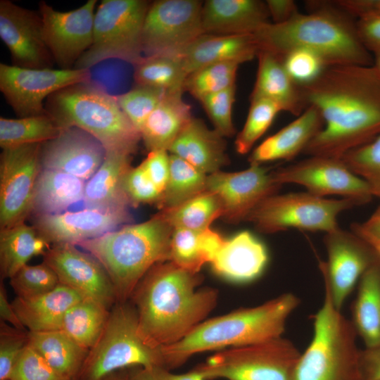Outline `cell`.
I'll use <instances>...</instances> for the list:
<instances>
[{"mask_svg":"<svg viewBox=\"0 0 380 380\" xmlns=\"http://www.w3.org/2000/svg\"><path fill=\"white\" fill-rule=\"evenodd\" d=\"M269 260L267 247L256 236L242 231L224 244L210 262L220 277L236 283H248L258 279Z\"/></svg>","mask_w":380,"mask_h":380,"instance_id":"24","label":"cell"},{"mask_svg":"<svg viewBox=\"0 0 380 380\" xmlns=\"http://www.w3.org/2000/svg\"><path fill=\"white\" fill-rule=\"evenodd\" d=\"M265 3L274 24L284 23L299 13L296 3L292 0H267Z\"/></svg>","mask_w":380,"mask_h":380,"instance_id":"57","label":"cell"},{"mask_svg":"<svg viewBox=\"0 0 380 380\" xmlns=\"http://www.w3.org/2000/svg\"><path fill=\"white\" fill-rule=\"evenodd\" d=\"M351 230L360 236L363 239L369 243L374 248L378 257L380 259V239L366 233L358 225V223H353Z\"/></svg>","mask_w":380,"mask_h":380,"instance_id":"60","label":"cell"},{"mask_svg":"<svg viewBox=\"0 0 380 380\" xmlns=\"http://www.w3.org/2000/svg\"><path fill=\"white\" fill-rule=\"evenodd\" d=\"M360 366L363 380H380V345L360 350Z\"/></svg>","mask_w":380,"mask_h":380,"instance_id":"56","label":"cell"},{"mask_svg":"<svg viewBox=\"0 0 380 380\" xmlns=\"http://www.w3.org/2000/svg\"><path fill=\"white\" fill-rule=\"evenodd\" d=\"M28 332L1 321L0 380H9L19 357L28 344Z\"/></svg>","mask_w":380,"mask_h":380,"instance_id":"50","label":"cell"},{"mask_svg":"<svg viewBox=\"0 0 380 380\" xmlns=\"http://www.w3.org/2000/svg\"><path fill=\"white\" fill-rule=\"evenodd\" d=\"M167 151L159 150L148 152L147 157L141 163L149 179L163 192L170 175V153Z\"/></svg>","mask_w":380,"mask_h":380,"instance_id":"52","label":"cell"},{"mask_svg":"<svg viewBox=\"0 0 380 380\" xmlns=\"http://www.w3.org/2000/svg\"><path fill=\"white\" fill-rule=\"evenodd\" d=\"M9 380H70L52 367L27 344L19 357Z\"/></svg>","mask_w":380,"mask_h":380,"instance_id":"49","label":"cell"},{"mask_svg":"<svg viewBox=\"0 0 380 380\" xmlns=\"http://www.w3.org/2000/svg\"><path fill=\"white\" fill-rule=\"evenodd\" d=\"M300 354L281 336L221 350L193 369L205 380H291Z\"/></svg>","mask_w":380,"mask_h":380,"instance_id":"10","label":"cell"},{"mask_svg":"<svg viewBox=\"0 0 380 380\" xmlns=\"http://www.w3.org/2000/svg\"><path fill=\"white\" fill-rule=\"evenodd\" d=\"M358 225L366 233L380 239V205L364 223Z\"/></svg>","mask_w":380,"mask_h":380,"instance_id":"59","label":"cell"},{"mask_svg":"<svg viewBox=\"0 0 380 380\" xmlns=\"http://www.w3.org/2000/svg\"><path fill=\"white\" fill-rule=\"evenodd\" d=\"M324 243L327 260L319 270L334 306L341 310L366 270L379 258L374 248L360 236L340 227L326 233Z\"/></svg>","mask_w":380,"mask_h":380,"instance_id":"16","label":"cell"},{"mask_svg":"<svg viewBox=\"0 0 380 380\" xmlns=\"http://www.w3.org/2000/svg\"><path fill=\"white\" fill-rule=\"evenodd\" d=\"M106 149L94 137L77 127L63 129L42 144V168L66 172L88 181L104 160Z\"/></svg>","mask_w":380,"mask_h":380,"instance_id":"22","label":"cell"},{"mask_svg":"<svg viewBox=\"0 0 380 380\" xmlns=\"http://www.w3.org/2000/svg\"><path fill=\"white\" fill-rule=\"evenodd\" d=\"M122 187L131 207L144 203L156 205L161 196L141 164L135 167H131L126 172Z\"/></svg>","mask_w":380,"mask_h":380,"instance_id":"51","label":"cell"},{"mask_svg":"<svg viewBox=\"0 0 380 380\" xmlns=\"http://www.w3.org/2000/svg\"><path fill=\"white\" fill-rule=\"evenodd\" d=\"M84 298L77 291L59 284L53 290L37 297L16 296L11 304L26 329L39 332L61 329L66 312Z\"/></svg>","mask_w":380,"mask_h":380,"instance_id":"29","label":"cell"},{"mask_svg":"<svg viewBox=\"0 0 380 380\" xmlns=\"http://www.w3.org/2000/svg\"><path fill=\"white\" fill-rule=\"evenodd\" d=\"M281 61L290 77L299 86L314 82L329 66L319 56L304 49L291 51Z\"/></svg>","mask_w":380,"mask_h":380,"instance_id":"48","label":"cell"},{"mask_svg":"<svg viewBox=\"0 0 380 380\" xmlns=\"http://www.w3.org/2000/svg\"><path fill=\"white\" fill-rule=\"evenodd\" d=\"M353 321L365 348L380 345V259L366 270L358 282L353 305Z\"/></svg>","mask_w":380,"mask_h":380,"instance_id":"33","label":"cell"},{"mask_svg":"<svg viewBox=\"0 0 380 380\" xmlns=\"http://www.w3.org/2000/svg\"><path fill=\"white\" fill-rule=\"evenodd\" d=\"M245 124L238 134L235 148L240 154L248 153L255 143L265 134L277 115L281 111L275 103L264 99H253Z\"/></svg>","mask_w":380,"mask_h":380,"instance_id":"43","label":"cell"},{"mask_svg":"<svg viewBox=\"0 0 380 380\" xmlns=\"http://www.w3.org/2000/svg\"><path fill=\"white\" fill-rule=\"evenodd\" d=\"M101 380H129L127 369H121L113 372Z\"/></svg>","mask_w":380,"mask_h":380,"instance_id":"61","label":"cell"},{"mask_svg":"<svg viewBox=\"0 0 380 380\" xmlns=\"http://www.w3.org/2000/svg\"><path fill=\"white\" fill-rule=\"evenodd\" d=\"M85 181L61 171L42 168L32 200V215L61 213L83 201Z\"/></svg>","mask_w":380,"mask_h":380,"instance_id":"32","label":"cell"},{"mask_svg":"<svg viewBox=\"0 0 380 380\" xmlns=\"http://www.w3.org/2000/svg\"><path fill=\"white\" fill-rule=\"evenodd\" d=\"M134 367L165 368L163 357L160 349L149 347L139 336L132 303H116L99 339L89 350L77 380H101Z\"/></svg>","mask_w":380,"mask_h":380,"instance_id":"8","label":"cell"},{"mask_svg":"<svg viewBox=\"0 0 380 380\" xmlns=\"http://www.w3.org/2000/svg\"><path fill=\"white\" fill-rule=\"evenodd\" d=\"M158 213L173 227L203 231L222 217L219 198L207 190L173 208L160 210Z\"/></svg>","mask_w":380,"mask_h":380,"instance_id":"38","label":"cell"},{"mask_svg":"<svg viewBox=\"0 0 380 380\" xmlns=\"http://www.w3.org/2000/svg\"><path fill=\"white\" fill-rule=\"evenodd\" d=\"M199 273L171 261L158 262L144 276L130 299L136 309L138 331L154 349L172 345L205 321L217 303L218 292L198 288Z\"/></svg>","mask_w":380,"mask_h":380,"instance_id":"2","label":"cell"},{"mask_svg":"<svg viewBox=\"0 0 380 380\" xmlns=\"http://www.w3.org/2000/svg\"><path fill=\"white\" fill-rule=\"evenodd\" d=\"M300 87L324 120L303 153L341 158L380 134V78L372 65H329Z\"/></svg>","mask_w":380,"mask_h":380,"instance_id":"1","label":"cell"},{"mask_svg":"<svg viewBox=\"0 0 380 380\" xmlns=\"http://www.w3.org/2000/svg\"><path fill=\"white\" fill-rule=\"evenodd\" d=\"M88 69H32L0 64V90L19 118L46 114V100L75 84L89 82Z\"/></svg>","mask_w":380,"mask_h":380,"instance_id":"13","label":"cell"},{"mask_svg":"<svg viewBox=\"0 0 380 380\" xmlns=\"http://www.w3.org/2000/svg\"><path fill=\"white\" fill-rule=\"evenodd\" d=\"M259 49L253 34H203L179 54L188 75L221 62L243 63L257 56Z\"/></svg>","mask_w":380,"mask_h":380,"instance_id":"27","label":"cell"},{"mask_svg":"<svg viewBox=\"0 0 380 380\" xmlns=\"http://www.w3.org/2000/svg\"><path fill=\"white\" fill-rule=\"evenodd\" d=\"M28 345L58 372L70 380L78 379L89 351L61 329L29 331Z\"/></svg>","mask_w":380,"mask_h":380,"instance_id":"34","label":"cell"},{"mask_svg":"<svg viewBox=\"0 0 380 380\" xmlns=\"http://www.w3.org/2000/svg\"><path fill=\"white\" fill-rule=\"evenodd\" d=\"M372 66L380 78V53L374 54Z\"/></svg>","mask_w":380,"mask_h":380,"instance_id":"62","label":"cell"},{"mask_svg":"<svg viewBox=\"0 0 380 380\" xmlns=\"http://www.w3.org/2000/svg\"><path fill=\"white\" fill-rule=\"evenodd\" d=\"M109 313V309L101 303L84 298L66 312L61 330L89 350L101 334Z\"/></svg>","mask_w":380,"mask_h":380,"instance_id":"37","label":"cell"},{"mask_svg":"<svg viewBox=\"0 0 380 380\" xmlns=\"http://www.w3.org/2000/svg\"><path fill=\"white\" fill-rule=\"evenodd\" d=\"M173 230L158 213L147 221L123 225L76 246L102 265L113 285L117 303H124L153 265L170 260Z\"/></svg>","mask_w":380,"mask_h":380,"instance_id":"5","label":"cell"},{"mask_svg":"<svg viewBox=\"0 0 380 380\" xmlns=\"http://www.w3.org/2000/svg\"><path fill=\"white\" fill-rule=\"evenodd\" d=\"M355 205H360L350 198H326L307 191L275 194L258 204L245 221L267 234L289 229L326 234L339 227L337 219L340 213Z\"/></svg>","mask_w":380,"mask_h":380,"instance_id":"11","label":"cell"},{"mask_svg":"<svg viewBox=\"0 0 380 380\" xmlns=\"http://www.w3.org/2000/svg\"><path fill=\"white\" fill-rule=\"evenodd\" d=\"M42 144L4 148L0 156V229L25 223L42 169Z\"/></svg>","mask_w":380,"mask_h":380,"instance_id":"14","label":"cell"},{"mask_svg":"<svg viewBox=\"0 0 380 380\" xmlns=\"http://www.w3.org/2000/svg\"><path fill=\"white\" fill-rule=\"evenodd\" d=\"M132 154L120 151H107L103 162L95 174L86 182L83 201L87 207L97 208H129L122 182L131 166Z\"/></svg>","mask_w":380,"mask_h":380,"instance_id":"30","label":"cell"},{"mask_svg":"<svg viewBox=\"0 0 380 380\" xmlns=\"http://www.w3.org/2000/svg\"><path fill=\"white\" fill-rule=\"evenodd\" d=\"M32 217V226L48 243L53 245H77L132 221L129 208L87 207L77 211L34 215Z\"/></svg>","mask_w":380,"mask_h":380,"instance_id":"21","label":"cell"},{"mask_svg":"<svg viewBox=\"0 0 380 380\" xmlns=\"http://www.w3.org/2000/svg\"><path fill=\"white\" fill-rule=\"evenodd\" d=\"M188 75L179 55H160L144 57L135 65L134 78L137 85L184 91Z\"/></svg>","mask_w":380,"mask_h":380,"instance_id":"40","label":"cell"},{"mask_svg":"<svg viewBox=\"0 0 380 380\" xmlns=\"http://www.w3.org/2000/svg\"><path fill=\"white\" fill-rule=\"evenodd\" d=\"M270 18L266 3L259 0H208L201 11L203 34H253Z\"/></svg>","mask_w":380,"mask_h":380,"instance_id":"23","label":"cell"},{"mask_svg":"<svg viewBox=\"0 0 380 380\" xmlns=\"http://www.w3.org/2000/svg\"><path fill=\"white\" fill-rule=\"evenodd\" d=\"M0 317L1 321L9 324L11 326L20 329L26 330L19 319L11 303L8 302L4 286L0 287Z\"/></svg>","mask_w":380,"mask_h":380,"instance_id":"58","label":"cell"},{"mask_svg":"<svg viewBox=\"0 0 380 380\" xmlns=\"http://www.w3.org/2000/svg\"><path fill=\"white\" fill-rule=\"evenodd\" d=\"M51 248L34 226L25 223L0 229V270L3 278L11 279L34 256Z\"/></svg>","mask_w":380,"mask_h":380,"instance_id":"36","label":"cell"},{"mask_svg":"<svg viewBox=\"0 0 380 380\" xmlns=\"http://www.w3.org/2000/svg\"><path fill=\"white\" fill-rule=\"evenodd\" d=\"M310 5V13H298L281 24L269 23L254 33L259 51L281 59L291 51L304 49L319 56L329 66L373 65V57L362 44L351 17L331 1Z\"/></svg>","mask_w":380,"mask_h":380,"instance_id":"3","label":"cell"},{"mask_svg":"<svg viewBox=\"0 0 380 380\" xmlns=\"http://www.w3.org/2000/svg\"><path fill=\"white\" fill-rule=\"evenodd\" d=\"M274 181L282 185L296 184L316 196L337 195L360 205L373 197L367 183L353 173L341 158L310 156L309 158L271 172Z\"/></svg>","mask_w":380,"mask_h":380,"instance_id":"15","label":"cell"},{"mask_svg":"<svg viewBox=\"0 0 380 380\" xmlns=\"http://www.w3.org/2000/svg\"><path fill=\"white\" fill-rule=\"evenodd\" d=\"M224 137L205 122L192 118L168 149L201 172L208 175L229 163Z\"/></svg>","mask_w":380,"mask_h":380,"instance_id":"25","label":"cell"},{"mask_svg":"<svg viewBox=\"0 0 380 380\" xmlns=\"http://www.w3.org/2000/svg\"><path fill=\"white\" fill-rule=\"evenodd\" d=\"M9 279L16 296L23 298L43 295L60 284L56 273L44 261L35 265L27 264Z\"/></svg>","mask_w":380,"mask_h":380,"instance_id":"46","label":"cell"},{"mask_svg":"<svg viewBox=\"0 0 380 380\" xmlns=\"http://www.w3.org/2000/svg\"><path fill=\"white\" fill-rule=\"evenodd\" d=\"M61 129L47 113L18 118L0 117L2 149L27 144H44L56 138Z\"/></svg>","mask_w":380,"mask_h":380,"instance_id":"39","label":"cell"},{"mask_svg":"<svg viewBox=\"0 0 380 380\" xmlns=\"http://www.w3.org/2000/svg\"><path fill=\"white\" fill-rule=\"evenodd\" d=\"M44 262L56 273L59 283L94 299L108 309L117 303L112 281L102 265L76 245H53L43 255Z\"/></svg>","mask_w":380,"mask_h":380,"instance_id":"19","label":"cell"},{"mask_svg":"<svg viewBox=\"0 0 380 380\" xmlns=\"http://www.w3.org/2000/svg\"><path fill=\"white\" fill-rule=\"evenodd\" d=\"M281 186L267 168L254 163L239 172L217 171L208 175L206 181V190L215 194L222 203V217L232 223L245 221L258 204L277 194Z\"/></svg>","mask_w":380,"mask_h":380,"instance_id":"18","label":"cell"},{"mask_svg":"<svg viewBox=\"0 0 380 380\" xmlns=\"http://www.w3.org/2000/svg\"><path fill=\"white\" fill-rule=\"evenodd\" d=\"M96 3L88 0L77 8L62 12L44 1L39 2L44 41L60 69H73L91 46Z\"/></svg>","mask_w":380,"mask_h":380,"instance_id":"17","label":"cell"},{"mask_svg":"<svg viewBox=\"0 0 380 380\" xmlns=\"http://www.w3.org/2000/svg\"><path fill=\"white\" fill-rule=\"evenodd\" d=\"M356 29L364 46L374 54L380 53V15L358 20Z\"/></svg>","mask_w":380,"mask_h":380,"instance_id":"55","label":"cell"},{"mask_svg":"<svg viewBox=\"0 0 380 380\" xmlns=\"http://www.w3.org/2000/svg\"><path fill=\"white\" fill-rule=\"evenodd\" d=\"M127 369L129 380H205L194 369L179 374L161 367H134Z\"/></svg>","mask_w":380,"mask_h":380,"instance_id":"53","label":"cell"},{"mask_svg":"<svg viewBox=\"0 0 380 380\" xmlns=\"http://www.w3.org/2000/svg\"><path fill=\"white\" fill-rule=\"evenodd\" d=\"M256 80L250 99H264L275 103L281 111L300 115L307 108L301 87L289 75L279 58L260 51Z\"/></svg>","mask_w":380,"mask_h":380,"instance_id":"28","label":"cell"},{"mask_svg":"<svg viewBox=\"0 0 380 380\" xmlns=\"http://www.w3.org/2000/svg\"><path fill=\"white\" fill-rule=\"evenodd\" d=\"M224 241L210 228L203 231L174 229L169 261L191 272L199 273L203 265L213 261Z\"/></svg>","mask_w":380,"mask_h":380,"instance_id":"35","label":"cell"},{"mask_svg":"<svg viewBox=\"0 0 380 380\" xmlns=\"http://www.w3.org/2000/svg\"><path fill=\"white\" fill-rule=\"evenodd\" d=\"M202 6L198 0L150 3L141 34L144 57L178 55L203 34Z\"/></svg>","mask_w":380,"mask_h":380,"instance_id":"12","label":"cell"},{"mask_svg":"<svg viewBox=\"0 0 380 380\" xmlns=\"http://www.w3.org/2000/svg\"><path fill=\"white\" fill-rule=\"evenodd\" d=\"M241 63L221 62L203 67L189 74L184 83V91L194 98H201L235 85L236 72Z\"/></svg>","mask_w":380,"mask_h":380,"instance_id":"42","label":"cell"},{"mask_svg":"<svg viewBox=\"0 0 380 380\" xmlns=\"http://www.w3.org/2000/svg\"><path fill=\"white\" fill-rule=\"evenodd\" d=\"M341 159L380 198V134L369 142L344 154Z\"/></svg>","mask_w":380,"mask_h":380,"instance_id":"44","label":"cell"},{"mask_svg":"<svg viewBox=\"0 0 380 380\" xmlns=\"http://www.w3.org/2000/svg\"><path fill=\"white\" fill-rule=\"evenodd\" d=\"M0 38L7 46L13 65L52 68L55 63L44 41L39 12L0 1Z\"/></svg>","mask_w":380,"mask_h":380,"instance_id":"20","label":"cell"},{"mask_svg":"<svg viewBox=\"0 0 380 380\" xmlns=\"http://www.w3.org/2000/svg\"><path fill=\"white\" fill-rule=\"evenodd\" d=\"M236 85L201 98L199 101L213 124L214 129L224 137H231L236 130L232 121V106Z\"/></svg>","mask_w":380,"mask_h":380,"instance_id":"47","label":"cell"},{"mask_svg":"<svg viewBox=\"0 0 380 380\" xmlns=\"http://www.w3.org/2000/svg\"><path fill=\"white\" fill-rule=\"evenodd\" d=\"M166 92L158 88L137 85L126 93L115 96V98L123 113L140 132L146 120L158 106Z\"/></svg>","mask_w":380,"mask_h":380,"instance_id":"45","label":"cell"},{"mask_svg":"<svg viewBox=\"0 0 380 380\" xmlns=\"http://www.w3.org/2000/svg\"><path fill=\"white\" fill-rule=\"evenodd\" d=\"M324 127L319 111L308 106L296 120L267 137L249 156V163L262 164L277 160H291L303 153Z\"/></svg>","mask_w":380,"mask_h":380,"instance_id":"26","label":"cell"},{"mask_svg":"<svg viewBox=\"0 0 380 380\" xmlns=\"http://www.w3.org/2000/svg\"><path fill=\"white\" fill-rule=\"evenodd\" d=\"M184 91H167L144 123L141 137L148 152L167 151L191 118V106L182 99Z\"/></svg>","mask_w":380,"mask_h":380,"instance_id":"31","label":"cell"},{"mask_svg":"<svg viewBox=\"0 0 380 380\" xmlns=\"http://www.w3.org/2000/svg\"><path fill=\"white\" fill-rule=\"evenodd\" d=\"M45 110L63 129L77 127L91 134L106 151L134 154L141 140L112 96L91 81L70 85L51 95Z\"/></svg>","mask_w":380,"mask_h":380,"instance_id":"6","label":"cell"},{"mask_svg":"<svg viewBox=\"0 0 380 380\" xmlns=\"http://www.w3.org/2000/svg\"><path fill=\"white\" fill-rule=\"evenodd\" d=\"M332 4L352 18L367 19L380 15V0H336Z\"/></svg>","mask_w":380,"mask_h":380,"instance_id":"54","label":"cell"},{"mask_svg":"<svg viewBox=\"0 0 380 380\" xmlns=\"http://www.w3.org/2000/svg\"><path fill=\"white\" fill-rule=\"evenodd\" d=\"M324 284L322 305L313 316V335L291 380H363L357 332L336 308Z\"/></svg>","mask_w":380,"mask_h":380,"instance_id":"7","label":"cell"},{"mask_svg":"<svg viewBox=\"0 0 380 380\" xmlns=\"http://www.w3.org/2000/svg\"><path fill=\"white\" fill-rule=\"evenodd\" d=\"M150 3L145 0H103L96 10L93 41L75 69H88L107 59L134 66L144 58L141 47L144 22Z\"/></svg>","mask_w":380,"mask_h":380,"instance_id":"9","label":"cell"},{"mask_svg":"<svg viewBox=\"0 0 380 380\" xmlns=\"http://www.w3.org/2000/svg\"><path fill=\"white\" fill-rule=\"evenodd\" d=\"M208 175L182 158L170 153V175L156 204L160 210L177 206L206 190Z\"/></svg>","mask_w":380,"mask_h":380,"instance_id":"41","label":"cell"},{"mask_svg":"<svg viewBox=\"0 0 380 380\" xmlns=\"http://www.w3.org/2000/svg\"><path fill=\"white\" fill-rule=\"evenodd\" d=\"M299 304L297 296L285 293L258 306L205 320L179 342L160 348L165 368H177L198 353L281 337L288 318Z\"/></svg>","mask_w":380,"mask_h":380,"instance_id":"4","label":"cell"}]
</instances>
